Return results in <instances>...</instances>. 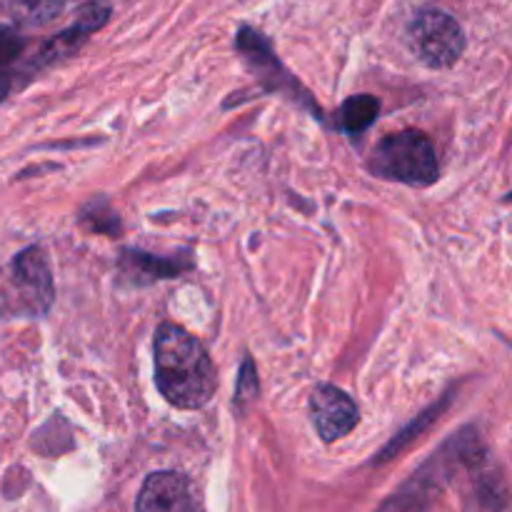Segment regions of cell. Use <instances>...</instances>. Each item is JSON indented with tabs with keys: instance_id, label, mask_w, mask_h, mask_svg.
I'll list each match as a JSON object with an SVG mask.
<instances>
[{
	"instance_id": "obj_1",
	"label": "cell",
	"mask_w": 512,
	"mask_h": 512,
	"mask_svg": "<svg viewBox=\"0 0 512 512\" xmlns=\"http://www.w3.org/2000/svg\"><path fill=\"white\" fill-rule=\"evenodd\" d=\"M155 380L170 405L198 410L213 398L215 370L208 350L188 330L163 323L155 333Z\"/></svg>"
},
{
	"instance_id": "obj_2",
	"label": "cell",
	"mask_w": 512,
	"mask_h": 512,
	"mask_svg": "<svg viewBox=\"0 0 512 512\" xmlns=\"http://www.w3.org/2000/svg\"><path fill=\"white\" fill-rule=\"evenodd\" d=\"M380 178L408 185H430L438 178V155L433 143L420 130H400L380 140L370 163Z\"/></svg>"
},
{
	"instance_id": "obj_3",
	"label": "cell",
	"mask_w": 512,
	"mask_h": 512,
	"mask_svg": "<svg viewBox=\"0 0 512 512\" xmlns=\"http://www.w3.org/2000/svg\"><path fill=\"white\" fill-rule=\"evenodd\" d=\"M410 43L418 58L430 68H450L465 50V33L445 10H423L410 23Z\"/></svg>"
},
{
	"instance_id": "obj_4",
	"label": "cell",
	"mask_w": 512,
	"mask_h": 512,
	"mask_svg": "<svg viewBox=\"0 0 512 512\" xmlns=\"http://www.w3.org/2000/svg\"><path fill=\"white\" fill-rule=\"evenodd\" d=\"M235 43H238V50L245 55L250 68H253V73L263 80L265 88L288 95L290 100H295V103H300L305 110H310V113L320 118V108L315 105V100L310 98L308 90H303V85L283 68V63L275 58L273 48H270V43L263 35L255 33L253 28H243L238 33V40H235Z\"/></svg>"
},
{
	"instance_id": "obj_5",
	"label": "cell",
	"mask_w": 512,
	"mask_h": 512,
	"mask_svg": "<svg viewBox=\"0 0 512 512\" xmlns=\"http://www.w3.org/2000/svg\"><path fill=\"white\" fill-rule=\"evenodd\" d=\"M10 283L18 295V310L28 315H45L53 305V273L38 245L25 248L10 263Z\"/></svg>"
},
{
	"instance_id": "obj_6",
	"label": "cell",
	"mask_w": 512,
	"mask_h": 512,
	"mask_svg": "<svg viewBox=\"0 0 512 512\" xmlns=\"http://www.w3.org/2000/svg\"><path fill=\"white\" fill-rule=\"evenodd\" d=\"M135 512H203L198 493L185 475L163 470L145 478Z\"/></svg>"
},
{
	"instance_id": "obj_7",
	"label": "cell",
	"mask_w": 512,
	"mask_h": 512,
	"mask_svg": "<svg viewBox=\"0 0 512 512\" xmlns=\"http://www.w3.org/2000/svg\"><path fill=\"white\" fill-rule=\"evenodd\" d=\"M310 418L323 443L345 438L358 425V405L335 385H318L310 398Z\"/></svg>"
},
{
	"instance_id": "obj_8",
	"label": "cell",
	"mask_w": 512,
	"mask_h": 512,
	"mask_svg": "<svg viewBox=\"0 0 512 512\" xmlns=\"http://www.w3.org/2000/svg\"><path fill=\"white\" fill-rule=\"evenodd\" d=\"M448 455H435L420 473L413 475L410 483H405L388 503L378 512H425L433 503V498L440 490V478H445L448 468Z\"/></svg>"
},
{
	"instance_id": "obj_9",
	"label": "cell",
	"mask_w": 512,
	"mask_h": 512,
	"mask_svg": "<svg viewBox=\"0 0 512 512\" xmlns=\"http://www.w3.org/2000/svg\"><path fill=\"white\" fill-rule=\"evenodd\" d=\"M123 275L133 278V283H150V280H168L180 275L183 270L193 268L190 260L178 258H155V255L140 253V250H125L123 253Z\"/></svg>"
},
{
	"instance_id": "obj_10",
	"label": "cell",
	"mask_w": 512,
	"mask_h": 512,
	"mask_svg": "<svg viewBox=\"0 0 512 512\" xmlns=\"http://www.w3.org/2000/svg\"><path fill=\"white\" fill-rule=\"evenodd\" d=\"M380 113V100L373 95H353L343 103L338 113V125L345 133H363L365 128L373 125V120Z\"/></svg>"
},
{
	"instance_id": "obj_11",
	"label": "cell",
	"mask_w": 512,
	"mask_h": 512,
	"mask_svg": "<svg viewBox=\"0 0 512 512\" xmlns=\"http://www.w3.org/2000/svg\"><path fill=\"white\" fill-rule=\"evenodd\" d=\"M3 5L15 23L43 25L63 13L65 0H3Z\"/></svg>"
},
{
	"instance_id": "obj_12",
	"label": "cell",
	"mask_w": 512,
	"mask_h": 512,
	"mask_svg": "<svg viewBox=\"0 0 512 512\" xmlns=\"http://www.w3.org/2000/svg\"><path fill=\"white\" fill-rule=\"evenodd\" d=\"M23 48L25 40L20 38L18 30H13L10 25H0V73L8 70L23 55Z\"/></svg>"
},
{
	"instance_id": "obj_13",
	"label": "cell",
	"mask_w": 512,
	"mask_h": 512,
	"mask_svg": "<svg viewBox=\"0 0 512 512\" xmlns=\"http://www.w3.org/2000/svg\"><path fill=\"white\" fill-rule=\"evenodd\" d=\"M258 390H260V385H258V373H255L253 360L245 358L243 368H240V375H238L235 403H238L240 408H245V405H250L255 398H258Z\"/></svg>"
},
{
	"instance_id": "obj_14",
	"label": "cell",
	"mask_w": 512,
	"mask_h": 512,
	"mask_svg": "<svg viewBox=\"0 0 512 512\" xmlns=\"http://www.w3.org/2000/svg\"><path fill=\"white\" fill-rule=\"evenodd\" d=\"M80 220H83V223H88L93 230H98V233H110V228L105 223H108V220H118V215L110 213L103 203H98V200H95L93 205H88V208L83 210Z\"/></svg>"
}]
</instances>
